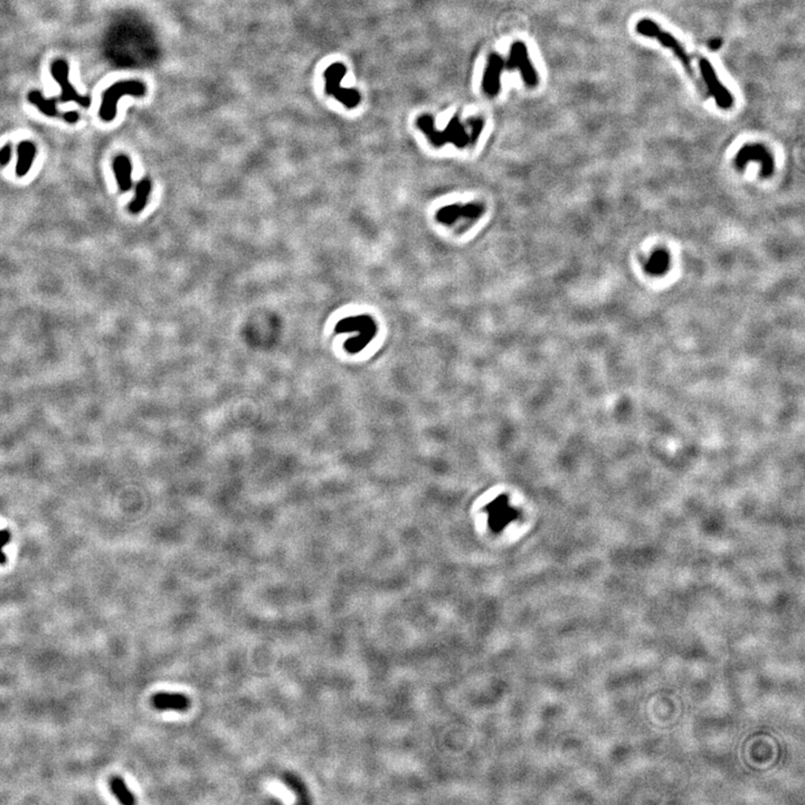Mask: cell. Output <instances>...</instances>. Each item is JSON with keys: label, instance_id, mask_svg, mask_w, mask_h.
I'll use <instances>...</instances> for the list:
<instances>
[{"label": "cell", "instance_id": "6da1fadb", "mask_svg": "<svg viewBox=\"0 0 805 805\" xmlns=\"http://www.w3.org/2000/svg\"><path fill=\"white\" fill-rule=\"evenodd\" d=\"M416 125L429 138V143L436 147H442L447 143H451L458 148H465L468 145H476L485 128V121L480 116H472L465 123H462L460 116L456 114L451 119L445 130L438 131L433 116L423 114L418 116Z\"/></svg>", "mask_w": 805, "mask_h": 805}, {"label": "cell", "instance_id": "7a4b0ae2", "mask_svg": "<svg viewBox=\"0 0 805 805\" xmlns=\"http://www.w3.org/2000/svg\"><path fill=\"white\" fill-rule=\"evenodd\" d=\"M145 93H147V86L141 81L128 80L116 82V83L110 86L109 89L105 90V92L103 93V100H102L100 111H99L100 118L103 121H112L116 116L118 103L121 96L123 95L143 96Z\"/></svg>", "mask_w": 805, "mask_h": 805}, {"label": "cell", "instance_id": "3957f363", "mask_svg": "<svg viewBox=\"0 0 805 805\" xmlns=\"http://www.w3.org/2000/svg\"><path fill=\"white\" fill-rule=\"evenodd\" d=\"M635 30L640 35L655 39L662 45L663 48L671 50L672 53L675 54V57L679 59V62L687 70L688 73L690 75H693L689 54L686 52L684 46L678 42V39H675V36L668 33L666 30H661L660 26L655 21L648 19V18H643L641 21H638Z\"/></svg>", "mask_w": 805, "mask_h": 805}, {"label": "cell", "instance_id": "277c9868", "mask_svg": "<svg viewBox=\"0 0 805 805\" xmlns=\"http://www.w3.org/2000/svg\"><path fill=\"white\" fill-rule=\"evenodd\" d=\"M336 332H357L358 336L351 338L346 343V349L351 354L360 351L369 344L374 336L377 334L375 321L368 316L346 318L337 323Z\"/></svg>", "mask_w": 805, "mask_h": 805}, {"label": "cell", "instance_id": "5b68a950", "mask_svg": "<svg viewBox=\"0 0 805 805\" xmlns=\"http://www.w3.org/2000/svg\"><path fill=\"white\" fill-rule=\"evenodd\" d=\"M347 74V68L343 63H334L325 71L327 94L332 95L336 100L344 104L348 109H355L361 102L360 93L356 89H346L341 86V81Z\"/></svg>", "mask_w": 805, "mask_h": 805}, {"label": "cell", "instance_id": "8992f818", "mask_svg": "<svg viewBox=\"0 0 805 805\" xmlns=\"http://www.w3.org/2000/svg\"><path fill=\"white\" fill-rule=\"evenodd\" d=\"M505 68L508 71L518 70L524 84L529 88H535V86L538 85V73L530 61L527 46L524 42H515L511 45L509 57H508L507 62H505Z\"/></svg>", "mask_w": 805, "mask_h": 805}, {"label": "cell", "instance_id": "52a82bcc", "mask_svg": "<svg viewBox=\"0 0 805 805\" xmlns=\"http://www.w3.org/2000/svg\"><path fill=\"white\" fill-rule=\"evenodd\" d=\"M699 70L702 80L707 86L708 92L713 96L718 108L722 110H729L734 105V96L727 88L720 82L715 68L707 59L702 57L699 61Z\"/></svg>", "mask_w": 805, "mask_h": 805}, {"label": "cell", "instance_id": "ba28073f", "mask_svg": "<svg viewBox=\"0 0 805 805\" xmlns=\"http://www.w3.org/2000/svg\"><path fill=\"white\" fill-rule=\"evenodd\" d=\"M68 71L70 70H68V62L64 59H57L55 62L52 63V66H50L52 77L61 86V96L57 98L59 102H62V103L75 102L81 107L89 108L91 105V98L83 96V95L77 92L74 86L72 85L68 81Z\"/></svg>", "mask_w": 805, "mask_h": 805}, {"label": "cell", "instance_id": "9c48e42d", "mask_svg": "<svg viewBox=\"0 0 805 805\" xmlns=\"http://www.w3.org/2000/svg\"><path fill=\"white\" fill-rule=\"evenodd\" d=\"M485 213L483 205L477 203H470L467 205H450L442 208L436 213L438 222L445 223L447 225H453V223H458L465 219V222H476Z\"/></svg>", "mask_w": 805, "mask_h": 805}, {"label": "cell", "instance_id": "30bf717a", "mask_svg": "<svg viewBox=\"0 0 805 805\" xmlns=\"http://www.w3.org/2000/svg\"><path fill=\"white\" fill-rule=\"evenodd\" d=\"M503 68L505 59L498 53L490 54L482 77L483 92L490 98H493L500 92Z\"/></svg>", "mask_w": 805, "mask_h": 805}, {"label": "cell", "instance_id": "8fae6325", "mask_svg": "<svg viewBox=\"0 0 805 805\" xmlns=\"http://www.w3.org/2000/svg\"><path fill=\"white\" fill-rule=\"evenodd\" d=\"M488 508L490 513V526L495 530L502 529V527L509 524L517 516V511L510 508L508 500L505 497L498 498L489 505Z\"/></svg>", "mask_w": 805, "mask_h": 805}, {"label": "cell", "instance_id": "7c38bea8", "mask_svg": "<svg viewBox=\"0 0 805 805\" xmlns=\"http://www.w3.org/2000/svg\"><path fill=\"white\" fill-rule=\"evenodd\" d=\"M151 704L157 711H186L190 708V700L183 693H163L154 695Z\"/></svg>", "mask_w": 805, "mask_h": 805}, {"label": "cell", "instance_id": "4fadbf2b", "mask_svg": "<svg viewBox=\"0 0 805 805\" xmlns=\"http://www.w3.org/2000/svg\"><path fill=\"white\" fill-rule=\"evenodd\" d=\"M36 145L32 141H21L17 147V163H16V175L18 177H24L30 172L34 159H35Z\"/></svg>", "mask_w": 805, "mask_h": 805}, {"label": "cell", "instance_id": "5bb4252c", "mask_svg": "<svg viewBox=\"0 0 805 805\" xmlns=\"http://www.w3.org/2000/svg\"><path fill=\"white\" fill-rule=\"evenodd\" d=\"M113 172L116 175V183L122 192H129L132 187V179H131V174H132V165L131 161L125 154H120L118 157L114 158L113 161Z\"/></svg>", "mask_w": 805, "mask_h": 805}, {"label": "cell", "instance_id": "9a60e30c", "mask_svg": "<svg viewBox=\"0 0 805 805\" xmlns=\"http://www.w3.org/2000/svg\"><path fill=\"white\" fill-rule=\"evenodd\" d=\"M27 99L30 103L34 104L37 109L48 116H53V118H64V113L59 112L57 104L59 102L57 98H44V95L39 91H30L27 95Z\"/></svg>", "mask_w": 805, "mask_h": 805}, {"label": "cell", "instance_id": "2e32d148", "mask_svg": "<svg viewBox=\"0 0 805 805\" xmlns=\"http://www.w3.org/2000/svg\"><path fill=\"white\" fill-rule=\"evenodd\" d=\"M751 160H760L763 163L764 170H772V158L768 151L762 145H746L740 150L737 161L740 163H746Z\"/></svg>", "mask_w": 805, "mask_h": 805}, {"label": "cell", "instance_id": "e0dca14e", "mask_svg": "<svg viewBox=\"0 0 805 805\" xmlns=\"http://www.w3.org/2000/svg\"><path fill=\"white\" fill-rule=\"evenodd\" d=\"M150 192L151 181L147 179V178H145V179L140 181L139 184L136 185V197L129 204V210H130L131 213L138 214L141 210H145Z\"/></svg>", "mask_w": 805, "mask_h": 805}, {"label": "cell", "instance_id": "ac0fdd59", "mask_svg": "<svg viewBox=\"0 0 805 805\" xmlns=\"http://www.w3.org/2000/svg\"><path fill=\"white\" fill-rule=\"evenodd\" d=\"M110 785H111V790H112L113 794L119 799V802L125 805H131L136 803L134 794L131 793L130 790L128 788L127 784H125V782L120 776L113 777L111 779Z\"/></svg>", "mask_w": 805, "mask_h": 805}, {"label": "cell", "instance_id": "d6986e66", "mask_svg": "<svg viewBox=\"0 0 805 805\" xmlns=\"http://www.w3.org/2000/svg\"><path fill=\"white\" fill-rule=\"evenodd\" d=\"M669 265V258L666 252L658 251L652 255L651 258L646 263V267L652 274H660L664 272Z\"/></svg>", "mask_w": 805, "mask_h": 805}, {"label": "cell", "instance_id": "ffe728a7", "mask_svg": "<svg viewBox=\"0 0 805 805\" xmlns=\"http://www.w3.org/2000/svg\"><path fill=\"white\" fill-rule=\"evenodd\" d=\"M285 783H287V785H289V786H290V788H292V790H294V792L298 794V795H299V797H301L302 801H305V797H307V795H305V788H303V784H302L301 782L292 775L285 776Z\"/></svg>", "mask_w": 805, "mask_h": 805}, {"label": "cell", "instance_id": "44dd1931", "mask_svg": "<svg viewBox=\"0 0 805 805\" xmlns=\"http://www.w3.org/2000/svg\"><path fill=\"white\" fill-rule=\"evenodd\" d=\"M9 540H10V533L6 531V530H1L0 531V564L1 565H3L6 562V556L3 553V548Z\"/></svg>", "mask_w": 805, "mask_h": 805}, {"label": "cell", "instance_id": "7402d4cb", "mask_svg": "<svg viewBox=\"0 0 805 805\" xmlns=\"http://www.w3.org/2000/svg\"><path fill=\"white\" fill-rule=\"evenodd\" d=\"M12 158V145H6L0 149V166H6Z\"/></svg>", "mask_w": 805, "mask_h": 805}, {"label": "cell", "instance_id": "603a6c76", "mask_svg": "<svg viewBox=\"0 0 805 805\" xmlns=\"http://www.w3.org/2000/svg\"><path fill=\"white\" fill-rule=\"evenodd\" d=\"M79 119H80L79 113L75 112V111H70V112L64 113V118H63V120H65V121L68 122V123H72V125H73V123H77V122L79 121Z\"/></svg>", "mask_w": 805, "mask_h": 805}, {"label": "cell", "instance_id": "cb8c5ba5", "mask_svg": "<svg viewBox=\"0 0 805 805\" xmlns=\"http://www.w3.org/2000/svg\"><path fill=\"white\" fill-rule=\"evenodd\" d=\"M720 45H722V42H720V39H713V41H711V44H709V46H711V50H718V48H720Z\"/></svg>", "mask_w": 805, "mask_h": 805}]
</instances>
